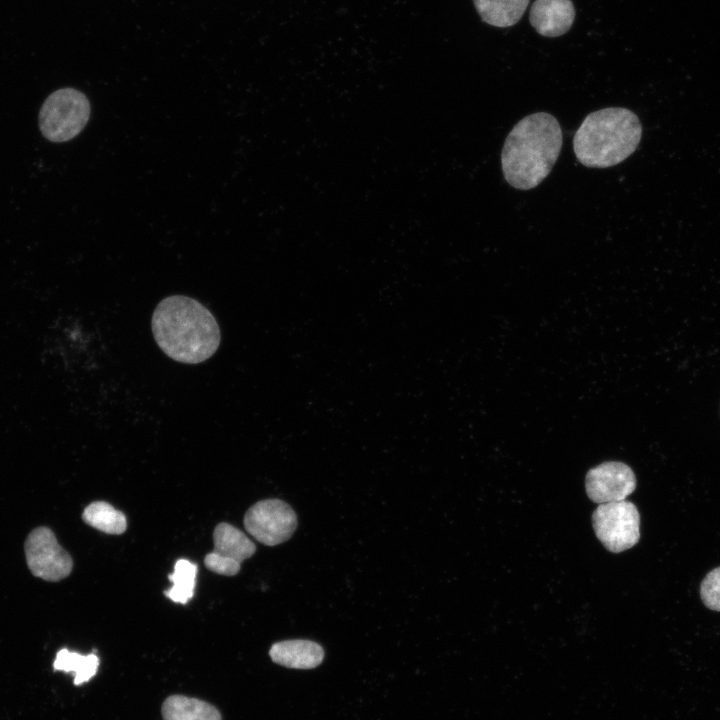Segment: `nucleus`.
Returning <instances> with one entry per match:
<instances>
[{
  "mask_svg": "<svg viewBox=\"0 0 720 720\" xmlns=\"http://www.w3.org/2000/svg\"><path fill=\"white\" fill-rule=\"evenodd\" d=\"M558 120L547 112L521 119L509 132L501 152L505 180L514 188L529 190L551 172L562 147Z\"/></svg>",
  "mask_w": 720,
  "mask_h": 720,
  "instance_id": "2",
  "label": "nucleus"
},
{
  "mask_svg": "<svg viewBox=\"0 0 720 720\" xmlns=\"http://www.w3.org/2000/svg\"><path fill=\"white\" fill-rule=\"evenodd\" d=\"M585 486L588 497L595 503L618 502L634 492L636 477L625 463L604 462L588 471Z\"/></svg>",
  "mask_w": 720,
  "mask_h": 720,
  "instance_id": "9",
  "label": "nucleus"
},
{
  "mask_svg": "<svg viewBox=\"0 0 720 720\" xmlns=\"http://www.w3.org/2000/svg\"><path fill=\"white\" fill-rule=\"evenodd\" d=\"M481 19L496 27H509L523 16L529 0H473Z\"/></svg>",
  "mask_w": 720,
  "mask_h": 720,
  "instance_id": "13",
  "label": "nucleus"
},
{
  "mask_svg": "<svg viewBox=\"0 0 720 720\" xmlns=\"http://www.w3.org/2000/svg\"><path fill=\"white\" fill-rule=\"evenodd\" d=\"M197 565L181 558L176 561L174 572L169 575L172 587L165 595L173 602L186 604L194 595Z\"/></svg>",
  "mask_w": 720,
  "mask_h": 720,
  "instance_id": "16",
  "label": "nucleus"
},
{
  "mask_svg": "<svg viewBox=\"0 0 720 720\" xmlns=\"http://www.w3.org/2000/svg\"><path fill=\"white\" fill-rule=\"evenodd\" d=\"M90 116L87 97L73 88H62L49 95L39 113L43 136L52 142H65L77 136Z\"/></svg>",
  "mask_w": 720,
  "mask_h": 720,
  "instance_id": "4",
  "label": "nucleus"
},
{
  "mask_svg": "<svg viewBox=\"0 0 720 720\" xmlns=\"http://www.w3.org/2000/svg\"><path fill=\"white\" fill-rule=\"evenodd\" d=\"M154 339L171 359L198 364L209 359L221 341L213 314L197 300L172 295L156 306L151 320Z\"/></svg>",
  "mask_w": 720,
  "mask_h": 720,
  "instance_id": "1",
  "label": "nucleus"
},
{
  "mask_svg": "<svg viewBox=\"0 0 720 720\" xmlns=\"http://www.w3.org/2000/svg\"><path fill=\"white\" fill-rule=\"evenodd\" d=\"M213 541L214 550L205 556L204 564L219 575H236L241 563L256 551L255 544L241 530L225 522L215 527Z\"/></svg>",
  "mask_w": 720,
  "mask_h": 720,
  "instance_id": "8",
  "label": "nucleus"
},
{
  "mask_svg": "<svg viewBox=\"0 0 720 720\" xmlns=\"http://www.w3.org/2000/svg\"><path fill=\"white\" fill-rule=\"evenodd\" d=\"M271 659L282 666L296 669H311L318 666L324 657L323 648L310 640H286L272 645Z\"/></svg>",
  "mask_w": 720,
  "mask_h": 720,
  "instance_id": "11",
  "label": "nucleus"
},
{
  "mask_svg": "<svg viewBox=\"0 0 720 720\" xmlns=\"http://www.w3.org/2000/svg\"><path fill=\"white\" fill-rule=\"evenodd\" d=\"M700 596L708 609L720 611V567L706 574L701 582Z\"/></svg>",
  "mask_w": 720,
  "mask_h": 720,
  "instance_id": "17",
  "label": "nucleus"
},
{
  "mask_svg": "<svg viewBox=\"0 0 720 720\" xmlns=\"http://www.w3.org/2000/svg\"><path fill=\"white\" fill-rule=\"evenodd\" d=\"M24 548L28 568L35 577L55 582L71 573L72 558L59 545L50 528L33 529L25 541Z\"/></svg>",
  "mask_w": 720,
  "mask_h": 720,
  "instance_id": "7",
  "label": "nucleus"
},
{
  "mask_svg": "<svg viewBox=\"0 0 720 720\" xmlns=\"http://www.w3.org/2000/svg\"><path fill=\"white\" fill-rule=\"evenodd\" d=\"M98 666L99 658L96 654L82 655L66 648L58 651L53 663L55 670L74 672L75 685H81L92 678L96 674Z\"/></svg>",
  "mask_w": 720,
  "mask_h": 720,
  "instance_id": "15",
  "label": "nucleus"
},
{
  "mask_svg": "<svg viewBox=\"0 0 720 720\" xmlns=\"http://www.w3.org/2000/svg\"><path fill=\"white\" fill-rule=\"evenodd\" d=\"M642 126L629 109L608 107L588 114L573 138L578 161L590 168H608L627 159L638 147Z\"/></svg>",
  "mask_w": 720,
  "mask_h": 720,
  "instance_id": "3",
  "label": "nucleus"
},
{
  "mask_svg": "<svg viewBox=\"0 0 720 720\" xmlns=\"http://www.w3.org/2000/svg\"><path fill=\"white\" fill-rule=\"evenodd\" d=\"M161 712L164 720H222L213 705L183 695L169 696L163 702Z\"/></svg>",
  "mask_w": 720,
  "mask_h": 720,
  "instance_id": "12",
  "label": "nucleus"
},
{
  "mask_svg": "<svg viewBox=\"0 0 720 720\" xmlns=\"http://www.w3.org/2000/svg\"><path fill=\"white\" fill-rule=\"evenodd\" d=\"M83 521L89 526L107 534H122L127 528L125 515L109 503L95 501L83 511Z\"/></svg>",
  "mask_w": 720,
  "mask_h": 720,
  "instance_id": "14",
  "label": "nucleus"
},
{
  "mask_svg": "<svg viewBox=\"0 0 720 720\" xmlns=\"http://www.w3.org/2000/svg\"><path fill=\"white\" fill-rule=\"evenodd\" d=\"M247 532L260 543L275 546L287 541L297 527V516L280 499H266L251 506L244 516Z\"/></svg>",
  "mask_w": 720,
  "mask_h": 720,
  "instance_id": "6",
  "label": "nucleus"
},
{
  "mask_svg": "<svg viewBox=\"0 0 720 720\" xmlns=\"http://www.w3.org/2000/svg\"><path fill=\"white\" fill-rule=\"evenodd\" d=\"M597 538L607 550L619 553L636 545L640 539V515L629 501L599 504L592 514Z\"/></svg>",
  "mask_w": 720,
  "mask_h": 720,
  "instance_id": "5",
  "label": "nucleus"
},
{
  "mask_svg": "<svg viewBox=\"0 0 720 720\" xmlns=\"http://www.w3.org/2000/svg\"><path fill=\"white\" fill-rule=\"evenodd\" d=\"M574 19L575 9L571 0H535L529 13L531 25L545 37L565 34Z\"/></svg>",
  "mask_w": 720,
  "mask_h": 720,
  "instance_id": "10",
  "label": "nucleus"
}]
</instances>
